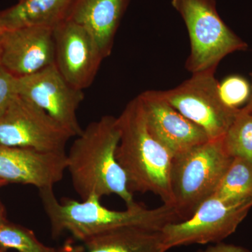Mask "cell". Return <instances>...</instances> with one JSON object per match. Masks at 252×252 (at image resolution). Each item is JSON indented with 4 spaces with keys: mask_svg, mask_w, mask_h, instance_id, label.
Returning a JSON list of instances; mask_svg holds the SVG:
<instances>
[{
    "mask_svg": "<svg viewBox=\"0 0 252 252\" xmlns=\"http://www.w3.org/2000/svg\"><path fill=\"white\" fill-rule=\"evenodd\" d=\"M119 137L117 118L107 115L90 123L73 142L67 170L81 200L114 194L127 207L136 203L116 157Z\"/></svg>",
    "mask_w": 252,
    "mask_h": 252,
    "instance_id": "6da1fadb",
    "label": "cell"
},
{
    "mask_svg": "<svg viewBox=\"0 0 252 252\" xmlns=\"http://www.w3.org/2000/svg\"><path fill=\"white\" fill-rule=\"evenodd\" d=\"M39 195L54 238L67 233L84 243L118 228L138 227L161 231L167 225L181 221L175 207L168 205L148 209L136 203L125 210L117 211L104 207L97 198L81 202L69 198L59 201L54 188L39 189Z\"/></svg>",
    "mask_w": 252,
    "mask_h": 252,
    "instance_id": "7a4b0ae2",
    "label": "cell"
},
{
    "mask_svg": "<svg viewBox=\"0 0 252 252\" xmlns=\"http://www.w3.org/2000/svg\"><path fill=\"white\" fill-rule=\"evenodd\" d=\"M119 137L116 157L132 193H153L174 207L170 187L173 156L151 134L140 97L127 103L117 117Z\"/></svg>",
    "mask_w": 252,
    "mask_h": 252,
    "instance_id": "3957f363",
    "label": "cell"
},
{
    "mask_svg": "<svg viewBox=\"0 0 252 252\" xmlns=\"http://www.w3.org/2000/svg\"><path fill=\"white\" fill-rule=\"evenodd\" d=\"M233 158L221 138L208 140L173 157L170 187L181 221L190 218L212 196Z\"/></svg>",
    "mask_w": 252,
    "mask_h": 252,
    "instance_id": "277c9868",
    "label": "cell"
},
{
    "mask_svg": "<svg viewBox=\"0 0 252 252\" xmlns=\"http://www.w3.org/2000/svg\"><path fill=\"white\" fill-rule=\"evenodd\" d=\"M183 18L190 40L185 67L191 74L215 72L225 56L248 46L220 17L215 0H172Z\"/></svg>",
    "mask_w": 252,
    "mask_h": 252,
    "instance_id": "5b68a950",
    "label": "cell"
},
{
    "mask_svg": "<svg viewBox=\"0 0 252 252\" xmlns=\"http://www.w3.org/2000/svg\"><path fill=\"white\" fill-rule=\"evenodd\" d=\"M215 74L195 73L173 89L156 91L160 98L203 128L210 140L222 138L241 109L231 108L222 100Z\"/></svg>",
    "mask_w": 252,
    "mask_h": 252,
    "instance_id": "8992f818",
    "label": "cell"
},
{
    "mask_svg": "<svg viewBox=\"0 0 252 252\" xmlns=\"http://www.w3.org/2000/svg\"><path fill=\"white\" fill-rule=\"evenodd\" d=\"M73 137L45 111L18 94L0 114L2 145L43 152H65L68 141Z\"/></svg>",
    "mask_w": 252,
    "mask_h": 252,
    "instance_id": "52a82bcc",
    "label": "cell"
},
{
    "mask_svg": "<svg viewBox=\"0 0 252 252\" xmlns=\"http://www.w3.org/2000/svg\"><path fill=\"white\" fill-rule=\"evenodd\" d=\"M252 203L232 204L212 196L188 220L170 223L161 230L165 251L194 244L219 243L237 230Z\"/></svg>",
    "mask_w": 252,
    "mask_h": 252,
    "instance_id": "ba28073f",
    "label": "cell"
},
{
    "mask_svg": "<svg viewBox=\"0 0 252 252\" xmlns=\"http://www.w3.org/2000/svg\"><path fill=\"white\" fill-rule=\"evenodd\" d=\"M17 91L19 95L45 111L74 137L80 135L83 129L77 113L84 99V91L71 85L55 64L17 78Z\"/></svg>",
    "mask_w": 252,
    "mask_h": 252,
    "instance_id": "9c48e42d",
    "label": "cell"
},
{
    "mask_svg": "<svg viewBox=\"0 0 252 252\" xmlns=\"http://www.w3.org/2000/svg\"><path fill=\"white\" fill-rule=\"evenodd\" d=\"M54 64L72 86L85 90L94 82L104 57L85 28L67 19L54 29Z\"/></svg>",
    "mask_w": 252,
    "mask_h": 252,
    "instance_id": "30bf717a",
    "label": "cell"
},
{
    "mask_svg": "<svg viewBox=\"0 0 252 252\" xmlns=\"http://www.w3.org/2000/svg\"><path fill=\"white\" fill-rule=\"evenodd\" d=\"M54 61V30L24 27L0 34V65L15 77L39 72Z\"/></svg>",
    "mask_w": 252,
    "mask_h": 252,
    "instance_id": "8fae6325",
    "label": "cell"
},
{
    "mask_svg": "<svg viewBox=\"0 0 252 252\" xmlns=\"http://www.w3.org/2000/svg\"><path fill=\"white\" fill-rule=\"evenodd\" d=\"M67 170L66 152H43L35 149L0 144V180L9 183L54 188Z\"/></svg>",
    "mask_w": 252,
    "mask_h": 252,
    "instance_id": "7c38bea8",
    "label": "cell"
},
{
    "mask_svg": "<svg viewBox=\"0 0 252 252\" xmlns=\"http://www.w3.org/2000/svg\"><path fill=\"white\" fill-rule=\"evenodd\" d=\"M151 134L173 157L210 140L203 128L160 98L156 91L139 94Z\"/></svg>",
    "mask_w": 252,
    "mask_h": 252,
    "instance_id": "4fadbf2b",
    "label": "cell"
},
{
    "mask_svg": "<svg viewBox=\"0 0 252 252\" xmlns=\"http://www.w3.org/2000/svg\"><path fill=\"white\" fill-rule=\"evenodd\" d=\"M130 0H74L67 19L87 30L104 59L112 54L116 34Z\"/></svg>",
    "mask_w": 252,
    "mask_h": 252,
    "instance_id": "5bb4252c",
    "label": "cell"
},
{
    "mask_svg": "<svg viewBox=\"0 0 252 252\" xmlns=\"http://www.w3.org/2000/svg\"><path fill=\"white\" fill-rule=\"evenodd\" d=\"M74 0H18L17 4L0 11L5 30L24 27L54 30L67 19Z\"/></svg>",
    "mask_w": 252,
    "mask_h": 252,
    "instance_id": "9a60e30c",
    "label": "cell"
},
{
    "mask_svg": "<svg viewBox=\"0 0 252 252\" xmlns=\"http://www.w3.org/2000/svg\"><path fill=\"white\" fill-rule=\"evenodd\" d=\"M83 252H165L161 231L138 227L109 230L86 240Z\"/></svg>",
    "mask_w": 252,
    "mask_h": 252,
    "instance_id": "2e32d148",
    "label": "cell"
},
{
    "mask_svg": "<svg viewBox=\"0 0 252 252\" xmlns=\"http://www.w3.org/2000/svg\"><path fill=\"white\" fill-rule=\"evenodd\" d=\"M212 196L228 203H252V162L233 158Z\"/></svg>",
    "mask_w": 252,
    "mask_h": 252,
    "instance_id": "e0dca14e",
    "label": "cell"
},
{
    "mask_svg": "<svg viewBox=\"0 0 252 252\" xmlns=\"http://www.w3.org/2000/svg\"><path fill=\"white\" fill-rule=\"evenodd\" d=\"M221 140L230 157L252 162V111L242 107Z\"/></svg>",
    "mask_w": 252,
    "mask_h": 252,
    "instance_id": "ac0fdd59",
    "label": "cell"
},
{
    "mask_svg": "<svg viewBox=\"0 0 252 252\" xmlns=\"http://www.w3.org/2000/svg\"><path fill=\"white\" fill-rule=\"evenodd\" d=\"M0 248L18 252H57L39 241L32 230L9 221L0 226Z\"/></svg>",
    "mask_w": 252,
    "mask_h": 252,
    "instance_id": "d6986e66",
    "label": "cell"
},
{
    "mask_svg": "<svg viewBox=\"0 0 252 252\" xmlns=\"http://www.w3.org/2000/svg\"><path fill=\"white\" fill-rule=\"evenodd\" d=\"M220 92L222 100L226 105L231 108L240 109V106L248 103L251 86L243 77L230 76L220 84Z\"/></svg>",
    "mask_w": 252,
    "mask_h": 252,
    "instance_id": "ffe728a7",
    "label": "cell"
},
{
    "mask_svg": "<svg viewBox=\"0 0 252 252\" xmlns=\"http://www.w3.org/2000/svg\"><path fill=\"white\" fill-rule=\"evenodd\" d=\"M17 95V78L0 65V114Z\"/></svg>",
    "mask_w": 252,
    "mask_h": 252,
    "instance_id": "44dd1931",
    "label": "cell"
},
{
    "mask_svg": "<svg viewBox=\"0 0 252 252\" xmlns=\"http://www.w3.org/2000/svg\"><path fill=\"white\" fill-rule=\"evenodd\" d=\"M198 252H250L246 248L238 245L219 243Z\"/></svg>",
    "mask_w": 252,
    "mask_h": 252,
    "instance_id": "7402d4cb",
    "label": "cell"
},
{
    "mask_svg": "<svg viewBox=\"0 0 252 252\" xmlns=\"http://www.w3.org/2000/svg\"><path fill=\"white\" fill-rule=\"evenodd\" d=\"M7 222L8 220H6V212H5L4 205H2L1 200H0V226L5 224Z\"/></svg>",
    "mask_w": 252,
    "mask_h": 252,
    "instance_id": "603a6c76",
    "label": "cell"
},
{
    "mask_svg": "<svg viewBox=\"0 0 252 252\" xmlns=\"http://www.w3.org/2000/svg\"><path fill=\"white\" fill-rule=\"evenodd\" d=\"M244 108L248 109V110H252V85H251V93H250V98H249V100L248 103L245 104V107H243Z\"/></svg>",
    "mask_w": 252,
    "mask_h": 252,
    "instance_id": "cb8c5ba5",
    "label": "cell"
},
{
    "mask_svg": "<svg viewBox=\"0 0 252 252\" xmlns=\"http://www.w3.org/2000/svg\"><path fill=\"white\" fill-rule=\"evenodd\" d=\"M4 31H5L4 26H3V23L1 22V19H0V34Z\"/></svg>",
    "mask_w": 252,
    "mask_h": 252,
    "instance_id": "d4e9b609",
    "label": "cell"
},
{
    "mask_svg": "<svg viewBox=\"0 0 252 252\" xmlns=\"http://www.w3.org/2000/svg\"><path fill=\"white\" fill-rule=\"evenodd\" d=\"M7 185V182H5V181L4 180H0V188H1V187H4V186H6Z\"/></svg>",
    "mask_w": 252,
    "mask_h": 252,
    "instance_id": "484cf974",
    "label": "cell"
},
{
    "mask_svg": "<svg viewBox=\"0 0 252 252\" xmlns=\"http://www.w3.org/2000/svg\"><path fill=\"white\" fill-rule=\"evenodd\" d=\"M7 252V250H5V249L0 248V252Z\"/></svg>",
    "mask_w": 252,
    "mask_h": 252,
    "instance_id": "4316f807",
    "label": "cell"
},
{
    "mask_svg": "<svg viewBox=\"0 0 252 252\" xmlns=\"http://www.w3.org/2000/svg\"></svg>",
    "mask_w": 252,
    "mask_h": 252,
    "instance_id": "83f0119b",
    "label": "cell"
},
{
    "mask_svg": "<svg viewBox=\"0 0 252 252\" xmlns=\"http://www.w3.org/2000/svg\"></svg>",
    "mask_w": 252,
    "mask_h": 252,
    "instance_id": "f1b7e54d",
    "label": "cell"
}]
</instances>
